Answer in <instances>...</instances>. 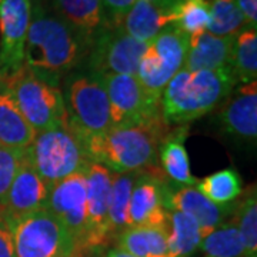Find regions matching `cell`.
<instances>
[{
  "instance_id": "7402d4cb",
  "label": "cell",
  "mask_w": 257,
  "mask_h": 257,
  "mask_svg": "<svg viewBox=\"0 0 257 257\" xmlns=\"http://www.w3.org/2000/svg\"><path fill=\"white\" fill-rule=\"evenodd\" d=\"M189 135L187 124L170 130L163 139L159 149V159L162 163V170L170 180L176 184L193 186L197 184L190 172V160L184 146L186 138Z\"/></svg>"
},
{
  "instance_id": "74e56055",
  "label": "cell",
  "mask_w": 257,
  "mask_h": 257,
  "mask_svg": "<svg viewBox=\"0 0 257 257\" xmlns=\"http://www.w3.org/2000/svg\"><path fill=\"white\" fill-rule=\"evenodd\" d=\"M73 257H84V254H83V253H80V251H76V254H74Z\"/></svg>"
},
{
  "instance_id": "2e32d148",
  "label": "cell",
  "mask_w": 257,
  "mask_h": 257,
  "mask_svg": "<svg viewBox=\"0 0 257 257\" xmlns=\"http://www.w3.org/2000/svg\"><path fill=\"white\" fill-rule=\"evenodd\" d=\"M50 186L37 175L35 167L23 153L13 183L10 186L3 211L9 216H22L46 209Z\"/></svg>"
},
{
  "instance_id": "7a4b0ae2",
  "label": "cell",
  "mask_w": 257,
  "mask_h": 257,
  "mask_svg": "<svg viewBox=\"0 0 257 257\" xmlns=\"http://www.w3.org/2000/svg\"><path fill=\"white\" fill-rule=\"evenodd\" d=\"M166 119L111 127L109 132L77 139L90 162L107 167L114 173L139 172L157 162L159 149L170 132Z\"/></svg>"
},
{
  "instance_id": "d590c367",
  "label": "cell",
  "mask_w": 257,
  "mask_h": 257,
  "mask_svg": "<svg viewBox=\"0 0 257 257\" xmlns=\"http://www.w3.org/2000/svg\"><path fill=\"white\" fill-rule=\"evenodd\" d=\"M146 2L155 3L157 6H162V8H166V9H175L180 0H146Z\"/></svg>"
},
{
  "instance_id": "5b68a950",
  "label": "cell",
  "mask_w": 257,
  "mask_h": 257,
  "mask_svg": "<svg viewBox=\"0 0 257 257\" xmlns=\"http://www.w3.org/2000/svg\"><path fill=\"white\" fill-rule=\"evenodd\" d=\"M6 79L19 111L35 135L67 124L63 94L56 84L39 77L25 64Z\"/></svg>"
},
{
  "instance_id": "8992f818",
  "label": "cell",
  "mask_w": 257,
  "mask_h": 257,
  "mask_svg": "<svg viewBox=\"0 0 257 257\" xmlns=\"http://www.w3.org/2000/svg\"><path fill=\"white\" fill-rule=\"evenodd\" d=\"M16 257H73L76 243L69 230L47 210L22 216L6 214Z\"/></svg>"
},
{
  "instance_id": "9c48e42d",
  "label": "cell",
  "mask_w": 257,
  "mask_h": 257,
  "mask_svg": "<svg viewBox=\"0 0 257 257\" xmlns=\"http://www.w3.org/2000/svg\"><path fill=\"white\" fill-rule=\"evenodd\" d=\"M110 106L111 127L156 121L163 117L162 100L152 97L133 74L103 76Z\"/></svg>"
},
{
  "instance_id": "e0dca14e",
  "label": "cell",
  "mask_w": 257,
  "mask_h": 257,
  "mask_svg": "<svg viewBox=\"0 0 257 257\" xmlns=\"http://www.w3.org/2000/svg\"><path fill=\"white\" fill-rule=\"evenodd\" d=\"M223 132L254 142L257 138V82L241 84L219 114Z\"/></svg>"
},
{
  "instance_id": "4316f807",
  "label": "cell",
  "mask_w": 257,
  "mask_h": 257,
  "mask_svg": "<svg viewBox=\"0 0 257 257\" xmlns=\"http://www.w3.org/2000/svg\"><path fill=\"white\" fill-rule=\"evenodd\" d=\"M196 189L214 204L226 206L241 196L243 180L234 169L227 167L197 180Z\"/></svg>"
},
{
  "instance_id": "603a6c76",
  "label": "cell",
  "mask_w": 257,
  "mask_h": 257,
  "mask_svg": "<svg viewBox=\"0 0 257 257\" xmlns=\"http://www.w3.org/2000/svg\"><path fill=\"white\" fill-rule=\"evenodd\" d=\"M117 248L135 257H170L167 226L128 227L117 237Z\"/></svg>"
},
{
  "instance_id": "d6986e66",
  "label": "cell",
  "mask_w": 257,
  "mask_h": 257,
  "mask_svg": "<svg viewBox=\"0 0 257 257\" xmlns=\"http://www.w3.org/2000/svg\"><path fill=\"white\" fill-rule=\"evenodd\" d=\"M175 23V9H166L146 0H136L119 28L142 43H149Z\"/></svg>"
},
{
  "instance_id": "f546056e",
  "label": "cell",
  "mask_w": 257,
  "mask_h": 257,
  "mask_svg": "<svg viewBox=\"0 0 257 257\" xmlns=\"http://www.w3.org/2000/svg\"><path fill=\"white\" fill-rule=\"evenodd\" d=\"M210 10L207 32L216 36H234L246 26L236 0H206Z\"/></svg>"
},
{
  "instance_id": "9a60e30c",
  "label": "cell",
  "mask_w": 257,
  "mask_h": 257,
  "mask_svg": "<svg viewBox=\"0 0 257 257\" xmlns=\"http://www.w3.org/2000/svg\"><path fill=\"white\" fill-rule=\"evenodd\" d=\"M163 170L147 167L139 170L130 193L128 203V226L166 227L167 210L163 206Z\"/></svg>"
},
{
  "instance_id": "ac0fdd59",
  "label": "cell",
  "mask_w": 257,
  "mask_h": 257,
  "mask_svg": "<svg viewBox=\"0 0 257 257\" xmlns=\"http://www.w3.org/2000/svg\"><path fill=\"white\" fill-rule=\"evenodd\" d=\"M234 36H216L204 30L189 37L184 59L186 70H226L231 69Z\"/></svg>"
},
{
  "instance_id": "f1b7e54d",
  "label": "cell",
  "mask_w": 257,
  "mask_h": 257,
  "mask_svg": "<svg viewBox=\"0 0 257 257\" xmlns=\"http://www.w3.org/2000/svg\"><path fill=\"white\" fill-rule=\"evenodd\" d=\"M234 220L243 243V257H257L256 186L248 187L241 202L236 204Z\"/></svg>"
},
{
  "instance_id": "e575fe53",
  "label": "cell",
  "mask_w": 257,
  "mask_h": 257,
  "mask_svg": "<svg viewBox=\"0 0 257 257\" xmlns=\"http://www.w3.org/2000/svg\"><path fill=\"white\" fill-rule=\"evenodd\" d=\"M244 23L248 28L257 29V0H236Z\"/></svg>"
},
{
  "instance_id": "52a82bcc",
  "label": "cell",
  "mask_w": 257,
  "mask_h": 257,
  "mask_svg": "<svg viewBox=\"0 0 257 257\" xmlns=\"http://www.w3.org/2000/svg\"><path fill=\"white\" fill-rule=\"evenodd\" d=\"M25 153L37 175L50 187L83 170L89 162L82 145L67 124L36 133Z\"/></svg>"
},
{
  "instance_id": "5bb4252c",
  "label": "cell",
  "mask_w": 257,
  "mask_h": 257,
  "mask_svg": "<svg viewBox=\"0 0 257 257\" xmlns=\"http://www.w3.org/2000/svg\"><path fill=\"white\" fill-rule=\"evenodd\" d=\"M163 206L167 211H180L190 216L199 224L202 239L233 216L236 209V204H214L193 186L172 184L167 180L163 182Z\"/></svg>"
},
{
  "instance_id": "30bf717a",
  "label": "cell",
  "mask_w": 257,
  "mask_h": 257,
  "mask_svg": "<svg viewBox=\"0 0 257 257\" xmlns=\"http://www.w3.org/2000/svg\"><path fill=\"white\" fill-rule=\"evenodd\" d=\"M147 43L130 37L120 28H106L93 39L84 70L106 74L136 76Z\"/></svg>"
},
{
  "instance_id": "7c38bea8",
  "label": "cell",
  "mask_w": 257,
  "mask_h": 257,
  "mask_svg": "<svg viewBox=\"0 0 257 257\" xmlns=\"http://www.w3.org/2000/svg\"><path fill=\"white\" fill-rule=\"evenodd\" d=\"M33 0H0V74L10 76L25 64Z\"/></svg>"
},
{
  "instance_id": "44dd1931",
  "label": "cell",
  "mask_w": 257,
  "mask_h": 257,
  "mask_svg": "<svg viewBox=\"0 0 257 257\" xmlns=\"http://www.w3.org/2000/svg\"><path fill=\"white\" fill-rule=\"evenodd\" d=\"M35 139V132L19 111L8 86L6 76L0 74V145L25 150Z\"/></svg>"
},
{
  "instance_id": "8d00e7d4",
  "label": "cell",
  "mask_w": 257,
  "mask_h": 257,
  "mask_svg": "<svg viewBox=\"0 0 257 257\" xmlns=\"http://www.w3.org/2000/svg\"><path fill=\"white\" fill-rule=\"evenodd\" d=\"M106 257H135V256L128 254V253L123 251V250H120V248H111Z\"/></svg>"
},
{
  "instance_id": "cb8c5ba5",
  "label": "cell",
  "mask_w": 257,
  "mask_h": 257,
  "mask_svg": "<svg viewBox=\"0 0 257 257\" xmlns=\"http://www.w3.org/2000/svg\"><path fill=\"white\" fill-rule=\"evenodd\" d=\"M199 224L180 211H167V244L170 257H190L200 247Z\"/></svg>"
},
{
  "instance_id": "3957f363",
  "label": "cell",
  "mask_w": 257,
  "mask_h": 257,
  "mask_svg": "<svg viewBox=\"0 0 257 257\" xmlns=\"http://www.w3.org/2000/svg\"><path fill=\"white\" fill-rule=\"evenodd\" d=\"M237 80L233 70H186L182 69L167 83L162 94L166 121L186 124L200 119L229 97Z\"/></svg>"
},
{
  "instance_id": "836d02e7",
  "label": "cell",
  "mask_w": 257,
  "mask_h": 257,
  "mask_svg": "<svg viewBox=\"0 0 257 257\" xmlns=\"http://www.w3.org/2000/svg\"><path fill=\"white\" fill-rule=\"evenodd\" d=\"M0 257H16L12 230L3 209H0Z\"/></svg>"
},
{
  "instance_id": "277c9868",
  "label": "cell",
  "mask_w": 257,
  "mask_h": 257,
  "mask_svg": "<svg viewBox=\"0 0 257 257\" xmlns=\"http://www.w3.org/2000/svg\"><path fill=\"white\" fill-rule=\"evenodd\" d=\"M63 100L67 126L76 139L97 136L111 128L110 106L103 76L73 70L66 76Z\"/></svg>"
},
{
  "instance_id": "83f0119b",
  "label": "cell",
  "mask_w": 257,
  "mask_h": 257,
  "mask_svg": "<svg viewBox=\"0 0 257 257\" xmlns=\"http://www.w3.org/2000/svg\"><path fill=\"white\" fill-rule=\"evenodd\" d=\"M200 248L204 257H243V243L234 217L202 239Z\"/></svg>"
},
{
  "instance_id": "ffe728a7",
  "label": "cell",
  "mask_w": 257,
  "mask_h": 257,
  "mask_svg": "<svg viewBox=\"0 0 257 257\" xmlns=\"http://www.w3.org/2000/svg\"><path fill=\"white\" fill-rule=\"evenodd\" d=\"M52 5L56 13L82 33L90 45L101 30L109 28L101 0H52Z\"/></svg>"
},
{
  "instance_id": "1f68e13d",
  "label": "cell",
  "mask_w": 257,
  "mask_h": 257,
  "mask_svg": "<svg viewBox=\"0 0 257 257\" xmlns=\"http://www.w3.org/2000/svg\"><path fill=\"white\" fill-rule=\"evenodd\" d=\"M25 150L12 149L0 145V209H5L6 197Z\"/></svg>"
},
{
  "instance_id": "d6a6232c",
  "label": "cell",
  "mask_w": 257,
  "mask_h": 257,
  "mask_svg": "<svg viewBox=\"0 0 257 257\" xmlns=\"http://www.w3.org/2000/svg\"><path fill=\"white\" fill-rule=\"evenodd\" d=\"M136 0H101L109 28H119L123 18Z\"/></svg>"
},
{
  "instance_id": "d4e9b609",
  "label": "cell",
  "mask_w": 257,
  "mask_h": 257,
  "mask_svg": "<svg viewBox=\"0 0 257 257\" xmlns=\"http://www.w3.org/2000/svg\"><path fill=\"white\" fill-rule=\"evenodd\" d=\"M138 172L114 173L111 172L110 192H109V227L111 240H117L120 234L127 230L128 203L130 193L136 180Z\"/></svg>"
},
{
  "instance_id": "4fadbf2b",
  "label": "cell",
  "mask_w": 257,
  "mask_h": 257,
  "mask_svg": "<svg viewBox=\"0 0 257 257\" xmlns=\"http://www.w3.org/2000/svg\"><path fill=\"white\" fill-rule=\"evenodd\" d=\"M86 207L87 192L84 169L50 187L46 209L69 230L76 243V251L82 247L86 234Z\"/></svg>"
},
{
  "instance_id": "8fae6325",
  "label": "cell",
  "mask_w": 257,
  "mask_h": 257,
  "mask_svg": "<svg viewBox=\"0 0 257 257\" xmlns=\"http://www.w3.org/2000/svg\"><path fill=\"white\" fill-rule=\"evenodd\" d=\"M86 175V234L82 247L77 251H93L106 247L110 241L109 227V192L111 172L104 166L87 162L84 166Z\"/></svg>"
},
{
  "instance_id": "4dcf8cb0",
  "label": "cell",
  "mask_w": 257,
  "mask_h": 257,
  "mask_svg": "<svg viewBox=\"0 0 257 257\" xmlns=\"http://www.w3.org/2000/svg\"><path fill=\"white\" fill-rule=\"evenodd\" d=\"M210 23V10L206 0H180L175 8L173 26L192 37L207 30Z\"/></svg>"
},
{
  "instance_id": "484cf974",
  "label": "cell",
  "mask_w": 257,
  "mask_h": 257,
  "mask_svg": "<svg viewBox=\"0 0 257 257\" xmlns=\"http://www.w3.org/2000/svg\"><path fill=\"white\" fill-rule=\"evenodd\" d=\"M231 69L237 83L256 82L257 77V30L244 26L234 35Z\"/></svg>"
},
{
  "instance_id": "6da1fadb",
  "label": "cell",
  "mask_w": 257,
  "mask_h": 257,
  "mask_svg": "<svg viewBox=\"0 0 257 257\" xmlns=\"http://www.w3.org/2000/svg\"><path fill=\"white\" fill-rule=\"evenodd\" d=\"M90 42L60 18L53 9H47L36 0L29 26L25 66L49 83L59 82L83 66L90 50Z\"/></svg>"
},
{
  "instance_id": "ba28073f",
  "label": "cell",
  "mask_w": 257,
  "mask_h": 257,
  "mask_svg": "<svg viewBox=\"0 0 257 257\" xmlns=\"http://www.w3.org/2000/svg\"><path fill=\"white\" fill-rule=\"evenodd\" d=\"M189 36L176 26L166 28L146 45L136 77L152 97L162 100L167 83L183 69Z\"/></svg>"
}]
</instances>
